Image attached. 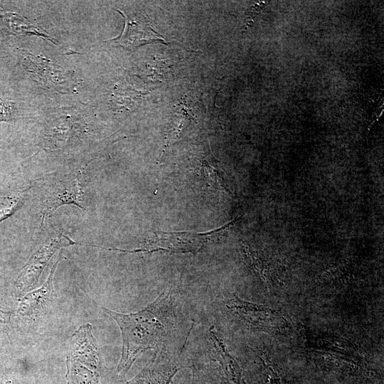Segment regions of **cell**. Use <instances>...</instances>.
<instances>
[{"label": "cell", "instance_id": "obj_1", "mask_svg": "<svg viewBox=\"0 0 384 384\" xmlns=\"http://www.w3.org/2000/svg\"><path fill=\"white\" fill-rule=\"evenodd\" d=\"M171 290L164 291L143 309L122 314L102 307L120 328L122 351L117 372L126 374L138 356L149 349L161 346L174 329Z\"/></svg>", "mask_w": 384, "mask_h": 384}, {"label": "cell", "instance_id": "obj_2", "mask_svg": "<svg viewBox=\"0 0 384 384\" xmlns=\"http://www.w3.org/2000/svg\"><path fill=\"white\" fill-rule=\"evenodd\" d=\"M238 220V218H236L221 228L206 233L153 231L144 239L140 247L132 250L118 248L105 249L129 253L139 252L147 253L154 252L196 253L200 251L208 242H210L217 234L228 228Z\"/></svg>", "mask_w": 384, "mask_h": 384}, {"label": "cell", "instance_id": "obj_3", "mask_svg": "<svg viewBox=\"0 0 384 384\" xmlns=\"http://www.w3.org/2000/svg\"><path fill=\"white\" fill-rule=\"evenodd\" d=\"M75 244L78 243L55 230L21 270L16 280L17 294H22L36 284L44 267L58 250Z\"/></svg>", "mask_w": 384, "mask_h": 384}, {"label": "cell", "instance_id": "obj_4", "mask_svg": "<svg viewBox=\"0 0 384 384\" xmlns=\"http://www.w3.org/2000/svg\"><path fill=\"white\" fill-rule=\"evenodd\" d=\"M184 365L178 356L161 351L132 381V384H174L175 375Z\"/></svg>", "mask_w": 384, "mask_h": 384}, {"label": "cell", "instance_id": "obj_5", "mask_svg": "<svg viewBox=\"0 0 384 384\" xmlns=\"http://www.w3.org/2000/svg\"><path fill=\"white\" fill-rule=\"evenodd\" d=\"M125 25L122 33L112 41L125 49L132 50L144 44L154 42L166 43L164 38L156 32L146 18L142 16H125Z\"/></svg>", "mask_w": 384, "mask_h": 384}, {"label": "cell", "instance_id": "obj_6", "mask_svg": "<svg viewBox=\"0 0 384 384\" xmlns=\"http://www.w3.org/2000/svg\"><path fill=\"white\" fill-rule=\"evenodd\" d=\"M65 204H73L85 210L83 193L77 178L60 182L48 189L43 204L42 223L46 216Z\"/></svg>", "mask_w": 384, "mask_h": 384}, {"label": "cell", "instance_id": "obj_7", "mask_svg": "<svg viewBox=\"0 0 384 384\" xmlns=\"http://www.w3.org/2000/svg\"><path fill=\"white\" fill-rule=\"evenodd\" d=\"M60 260V255L53 263L45 283L38 289L26 294L20 301L18 312L22 316H32L37 314L52 300L54 294V274Z\"/></svg>", "mask_w": 384, "mask_h": 384}, {"label": "cell", "instance_id": "obj_8", "mask_svg": "<svg viewBox=\"0 0 384 384\" xmlns=\"http://www.w3.org/2000/svg\"><path fill=\"white\" fill-rule=\"evenodd\" d=\"M208 343L212 358L219 363L226 379L233 384H244L241 369L229 354L223 340L211 327L208 330Z\"/></svg>", "mask_w": 384, "mask_h": 384}, {"label": "cell", "instance_id": "obj_9", "mask_svg": "<svg viewBox=\"0 0 384 384\" xmlns=\"http://www.w3.org/2000/svg\"><path fill=\"white\" fill-rule=\"evenodd\" d=\"M30 188L23 189L0 199V223L11 217L23 206Z\"/></svg>", "mask_w": 384, "mask_h": 384}, {"label": "cell", "instance_id": "obj_10", "mask_svg": "<svg viewBox=\"0 0 384 384\" xmlns=\"http://www.w3.org/2000/svg\"><path fill=\"white\" fill-rule=\"evenodd\" d=\"M14 110L12 102L0 99V121H11L14 117Z\"/></svg>", "mask_w": 384, "mask_h": 384}]
</instances>
